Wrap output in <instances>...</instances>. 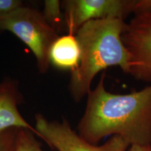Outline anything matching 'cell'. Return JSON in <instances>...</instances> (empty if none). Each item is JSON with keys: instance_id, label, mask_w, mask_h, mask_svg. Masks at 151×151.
<instances>
[{"instance_id": "5", "label": "cell", "mask_w": 151, "mask_h": 151, "mask_svg": "<svg viewBox=\"0 0 151 151\" xmlns=\"http://www.w3.org/2000/svg\"><path fill=\"white\" fill-rule=\"evenodd\" d=\"M136 0H65L64 9L65 29L76 35L77 31L92 20L122 19L134 12Z\"/></svg>"}, {"instance_id": "11", "label": "cell", "mask_w": 151, "mask_h": 151, "mask_svg": "<svg viewBox=\"0 0 151 151\" xmlns=\"http://www.w3.org/2000/svg\"><path fill=\"white\" fill-rule=\"evenodd\" d=\"M18 128L0 132V151H16Z\"/></svg>"}, {"instance_id": "12", "label": "cell", "mask_w": 151, "mask_h": 151, "mask_svg": "<svg viewBox=\"0 0 151 151\" xmlns=\"http://www.w3.org/2000/svg\"><path fill=\"white\" fill-rule=\"evenodd\" d=\"M23 6L21 0H0V18L8 16Z\"/></svg>"}, {"instance_id": "6", "label": "cell", "mask_w": 151, "mask_h": 151, "mask_svg": "<svg viewBox=\"0 0 151 151\" xmlns=\"http://www.w3.org/2000/svg\"><path fill=\"white\" fill-rule=\"evenodd\" d=\"M131 56L127 73L138 80L151 81V11L135 14L121 36Z\"/></svg>"}, {"instance_id": "8", "label": "cell", "mask_w": 151, "mask_h": 151, "mask_svg": "<svg viewBox=\"0 0 151 151\" xmlns=\"http://www.w3.org/2000/svg\"><path fill=\"white\" fill-rule=\"evenodd\" d=\"M81 59V48L75 35L67 34L59 37L50 50V63L64 69L75 70Z\"/></svg>"}, {"instance_id": "1", "label": "cell", "mask_w": 151, "mask_h": 151, "mask_svg": "<svg viewBox=\"0 0 151 151\" xmlns=\"http://www.w3.org/2000/svg\"><path fill=\"white\" fill-rule=\"evenodd\" d=\"M104 76L87 94L78 135L94 145L104 137L119 136L130 146H150L151 85L127 94H113L106 90Z\"/></svg>"}, {"instance_id": "15", "label": "cell", "mask_w": 151, "mask_h": 151, "mask_svg": "<svg viewBox=\"0 0 151 151\" xmlns=\"http://www.w3.org/2000/svg\"><path fill=\"white\" fill-rule=\"evenodd\" d=\"M150 148H151V143H150Z\"/></svg>"}, {"instance_id": "14", "label": "cell", "mask_w": 151, "mask_h": 151, "mask_svg": "<svg viewBox=\"0 0 151 151\" xmlns=\"http://www.w3.org/2000/svg\"><path fill=\"white\" fill-rule=\"evenodd\" d=\"M127 151H151L150 146L142 145H131Z\"/></svg>"}, {"instance_id": "9", "label": "cell", "mask_w": 151, "mask_h": 151, "mask_svg": "<svg viewBox=\"0 0 151 151\" xmlns=\"http://www.w3.org/2000/svg\"><path fill=\"white\" fill-rule=\"evenodd\" d=\"M42 14L48 25L59 35L65 28L64 13L62 12V2L59 0L44 1Z\"/></svg>"}, {"instance_id": "13", "label": "cell", "mask_w": 151, "mask_h": 151, "mask_svg": "<svg viewBox=\"0 0 151 151\" xmlns=\"http://www.w3.org/2000/svg\"><path fill=\"white\" fill-rule=\"evenodd\" d=\"M149 11H151V0L136 1L134 10L135 14L139 13L149 12Z\"/></svg>"}, {"instance_id": "10", "label": "cell", "mask_w": 151, "mask_h": 151, "mask_svg": "<svg viewBox=\"0 0 151 151\" xmlns=\"http://www.w3.org/2000/svg\"><path fill=\"white\" fill-rule=\"evenodd\" d=\"M32 132L26 129H19L16 138V151H43L34 137Z\"/></svg>"}, {"instance_id": "2", "label": "cell", "mask_w": 151, "mask_h": 151, "mask_svg": "<svg viewBox=\"0 0 151 151\" xmlns=\"http://www.w3.org/2000/svg\"><path fill=\"white\" fill-rule=\"evenodd\" d=\"M126 24L122 19L92 20L77 31L81 59L78 67L71 71L69 83L75 101L87 96L94 78L101 71L119 66L127 73L131 56L121 39Z\"/></svg>"}, {"instance_id": "3", "label": "cell", "mask_w": 151, "mask_h": 151, "mask_svg": "<svg viewBox=\"0 0 151 151\" xmlns=\"http://www.w3.org/2000/svg\"><path fill=\"white\" fill-rule=\"evenodd\" d=\"M2 32H10L27 45L35 57L39 72L48 71L50 48L60 36L48 25L41 11L20 7L0 18V33Z\"/></svg>"}, {"instance_id": "4", "label": "cell", "mask_w": 151, "mask_h": 151, "mask_svg": "<svg viewBox=\"0 0 151 151\" xmlns=\"http://www.w3.org/2000/svg\"><path fill=\"white\" fill-rule=\"evenodd\" d=\"M34 127L37 137L58 151H127L130 146L119 136H113L101 146L92 144L71 129L67 120L50 121L41 113L35 115Z\"/></svg>"}, {"instance_id": "7", "label": "cell", "mask_w": 151, "mask_h": 151, "mask_svg": "<svg viewBox=\"0 0 151 151\" xmlns=\"http://www.w3.org/2000/svg\"><path fill=\"white\" fill-rule=\"evenodd\" d=\"M22 99L23 97L16 79L7 77L0 81V132L12 128L26 129L37 136L35 127L18 110Z\"/></svg>"}]
</instances>
